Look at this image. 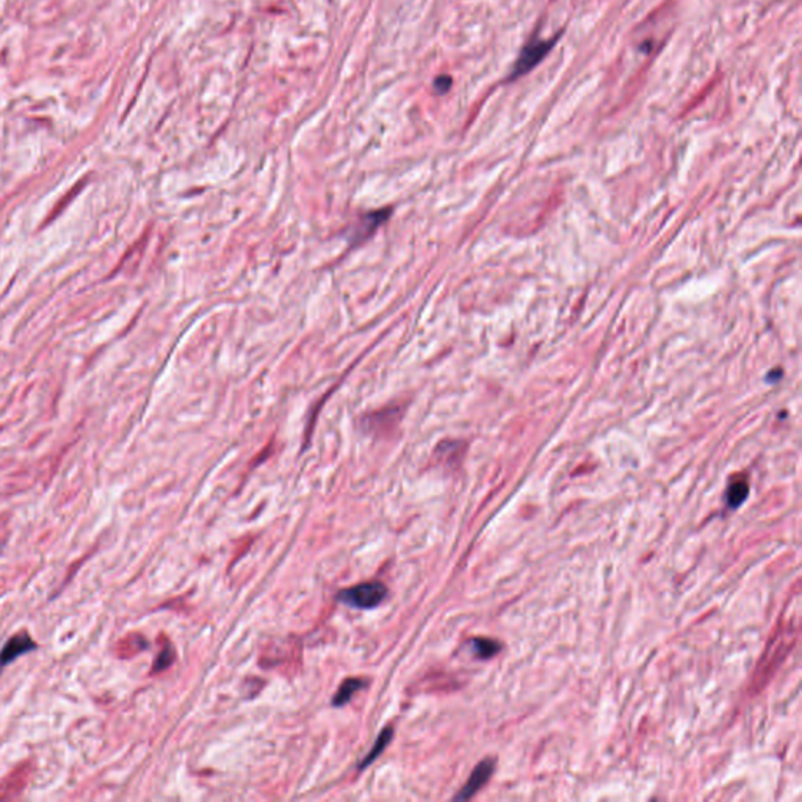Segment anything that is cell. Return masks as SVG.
Listing matches in <instances>:
<instances>
[{"label": "cell", "instance_id": "7", "mask_svg": "<svg viewBox=\"0 0 802 802\" xmlns=\"http://www.w3.org/2000/svg\"><path fill=\"white\" fill-rule=\"evenodd\" d=\"M367 685H369V682L364 680V679H346L340 685L339 691L335 693L334 699H333V705L342 707V705L348 704V702L351 700L353 696H355L357 691H361V689Z\"/></svg>", "mask_w": 802, "mask_h": 802}, {"label": "cell", "instance_id": "9", "mask_svg": "<svg viewBox=\"0 0 802 802\" xmlns=\"http://www.w3.org/2000/svg\"><path fill=\"white\" fill-rule=\"evenodd\" d=\"M392 736H393V729H392V727H387V729L382 730V732H381V734H380V736H378V740L375 741V746L371 747V751L369 752V756L365 757V760H364V762H362V765H361V770L367 768V766H369L370 763H373L375 760L381 756L382 751H384V749L389 746V743H391Z\"/></svg>", "mask_w": 802, "mask_h": 802}, {"label": "cell", "instance_id": "1", "mask_svg": "<svg viewBox=\"0 0 802 802\" xmlns=\"http://www.w3.org/2000/svg\"><path fill=\"white\" fill-rule=\"evenodd\" d=\"M386 585H382L381 581H370L345 589L339 594V600L342 604L353 606V608L369 610L378 606L386 599Z\"/></svg>", "mask_w": 802, "mask_h": 802}, {"label": "cell", "instance_id": "11", "mask_svg": "<svg viewBox=\"0 0 802 802\" xmlns=\"http://www.w3.org/2000/svg\"><path fill=\"white\" fill-rule=\"evenodd\" d=\"M174 662V649L171 647V644L165 646V649H162L160 655L156 660V666H154V672H160L163 669H167L171 666V663Z\"/></svg>", "mask_w": 802, "mask_h": 802}, {"label": "cell", "instance_id": "13", "mask_svg": "<svg viewBox=\"0 0 802 802\" xmlns=\"http://www.w3.org/2000/svg\"><path fill=\"white\" fill-rule=\"evenodd\" d=\"M5 544H7V539H5V538H0V555H2V550H3Z\"/></svg>", "mask_w": 802, "mask_h": 802}, {"label": "cell", "instance_id": "6", "mask_svg": "<svg viewBox=\"0 0 802 802\" xmlns=\"http://www.w3.org/2000/svg\"><path fill=\"white\" fill-rule=\"evenodd\" d=\"M492 772H494V760L492 758L483 760V762L478 763V766L472 771L467 783H465L461 792L455 796V799L458 801L470 799L472 796L478 793L480 790L486 785L487 781L491 779Z\"/></svg>", "mask_w": 802, "mask_h": 802}, {"label": "cell", "instance_id": "2", "mask_svg": "<svg viewBox=\"0 0 802 802\" xmlns=\"http://www.w3.org/2000/svg\"><path fill=\"white\" fill-rule=\"evenodd\" d=\"M558 38L559 35L553 37L552 39H533L532 43L525 46L514 64V69L511 71L510 80L522 77V75L530 73L534 66H538V64L547 57L548 52L553 49V46L557 44Z\"/></svg>", "mask_w": 802, "mask_h": 802}, {"label": "cell", "instance_id": "3", "mask_svg": "<svg viewBox=\"0 0 802 802\" xmlns=\"http://www.w3.org/2000/svg\"><path fill=\"white\" fill-rule=\"evenodd\" d=\"M392 214V209H378L367 212L357 218L346 231L348 243L351 246H359L367 241L378 229L384 224Z\"/></svg>", "mask_w": 802, "mask_h": 802}, {"label": "cell", "instance_id": "10", "mask_svg": "<svg viewBox=\"0 0 802 802\" xmlns=\"http://www.w3.org/2000/svg\"><path fill=\"white\" fill-rule=\"evenodd\" d=\"M472 647H474V652L475 655L478 658H492L494 655H497L498 651H500V642L494 641V640H487V638H474L472 640Z\"/></svg>", "mask_w": 802, "mask_h": 802}, {"label": "cell", "instance_id": "5", "mask_svg": "<svg viewBox=\"0 0 802 802\" xmlns=\"http://www.w3.org/2000/svg\"><path fill=\"white\" fill-rule=\"evenodd\" d=\"M403 416V409L400 406H387L380 411L369 412L361 418V427L367 433H387L397 427Z\"/></svg>", "mask_w": 802, "mask_h": 802}, {"label": "cell", "instance_id": "4", "mask_svg": "<svg viewBox=\"0 0 802 802\" xmlns=\"http://www.w3.org/2000/svg\"><path fill=\"white\" fill-rule=\"evenodd\" d=\"M38 647V642L32 638L28 630H21V632L10 636L7 642L0 649V674L10 663L16 662L17 658L24 655H28V653L37 651Z\"/></svg>", "mask_w": 802, "mask_h": 802}, {"label": "cell", "instance_id": "8", "mask_svg": "<svg viewBox=\"0 0 802 802\" xmlns=\"http://www.w3.org/2000/svg\"><path fill=\"white\" fill-rule=\"evenodd\" d=\"M747 494H749L747 481L736 480L729 486L727 494H725V501H727V505L730 506V508L735 510V508H738L743 501L746 500Z\"/></svg>", "mask_w": 802, "mask_h": 802}, {"label": "cell", "instance_id": "12", "mask_svg": "<svg viewBox=\"0 0 802 802\" xmlns=\"http://www.w3.org/2000/svg\"><path fill=\"white\" fill-rule=\"evenodd\" d=\"M434 86H436V90H438L439 93H447L448 90H450V86H451V79L448 77V75H440V77L436 79Z\"/></svg>", "mask_w": 802, "mask_h": 802}]
</instances>
